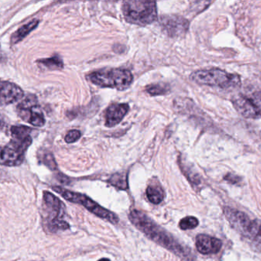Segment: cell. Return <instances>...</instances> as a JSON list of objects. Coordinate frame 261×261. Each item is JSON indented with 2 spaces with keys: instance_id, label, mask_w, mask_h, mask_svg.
<instances>
[{
  "instance_id": "1",
  "label": "cell",
  "mask_w": 261,
  "mask_h": 261,
  "mask_svg": "<svg viewBox=\"0 0 261 261\" xmlns=\"http://www.w3.org/2000/svg\"><path fill=\"white\" fill-rule=\"evenodd\" d=\"M129 220L137 229L143 232L146 237L162 247L173 252L175 254L186 257L192 258V253L189 249L183 247L175 238L162 228L156 223L154 222L144 212L138 210L131 211L129 215Z\"/></svg>"
},
{
  "instance_id": "2",
  "label": "cell",
  "mask_w": 261,
  "mask_h": 261,
  "mask_svg": "<svg viewBox=\"0 0 261 261\" xmlns=\"http://www.w3.org/2000/svg\"><path fill=\"white\" fill-rule=\"evenodd\" d=\"M123 13L129 23L148 25L156 20V4L152 1H126L123 4Z\"/></svg>"
},
{
  "instance_id": "3",
  "label": "cell",
  "mask_w": 261,
  "mask_h": 261,
  "mask_svg": "<svg viewBox=\"0 0 261 261\" xmlns=\"http://www.w3.org/2000/svg\"><path fill=\"white\" fill-rule=\"evenodd\" d=\"M190 79L198 85L218 87L223 89L236 88L241 85V79L238 74H229L218 68L195 71L191 74Z\"/></svg>"
},
{
  "instance_id": "4",
  "label": "cell",
  "mask_w": 261,
  "mask_h": 261,
  "mask_svg": "<svg viewBox=\"0 0 261 261\" xmlns=\"http://www.w3.org/2000/svg\"><path fill=\"white\" fill-rule=\"evenodd\" d=\"M90 80L94 85L102 88H116L123 91L132 84L133 74L130 71L122 68L100 70L89 76Z\"/></svg>"
},
{
  "instance_id": "5",
  "label": "cell",
  "mask_w": 261,
  "mask_h": 261,
  "mask_svg": "<svg viewBox=\"0 0 261 261\" xmlns=\"http://www.w3.org/2000/svg\"><path fill=\"white\" fill-rule=\"evenodd\" d=\"M53 190L60 194L67 201L75 203V204H82L88 211L92 212L97 216L100 217V218L107 220L113 224H117L119 222V218L117 215H115L114 212L101 207L100 204L93 201L87 195L77 193V192H71V191L67 190V189L61 187H53Z\"/></svg>"
},
{
  "instance_id": "6",
  "label": "cell",
  "mask_w": 261,
  "mask_h": 261,
  "mask_svg": "<svg viewBox=\"0 0 261 261\" xmlns=\"http://www.w3.org/2000/svg\"><path fill=\"white\" fill-rule=\"evenodd\" d=\"M44 203L48 211V227L51 232L65 230L69 228V224L64 221L65 207L59 198L48 192H44Z\"/></svg>"
},
{
  "instance_id": "7",
  "label": "cell",
  "mask_w": 261,
  "mask_h": 261,
  "mask_svg": "<svg viewBox=\"0 0 261 261\" xmlns=\"http://www.w3.org/2000/svg\"><path fill=\"white\" fill-rule=\"evenodd\" d=\"M224 214L230 225L242 236L253 241L260 227V221L251 220L245 213L226 207L224 208Z\"/></svg>"
},
{
  "instance_id": "8",
  "label": "cell",
  "mask_w": 261,
  "mask_h": 261,
  "mask_svg": "<svg viewBox=\"0 0 261 261\" xmlns=\"http://www.w3.org/2000/svg\"><path fill=\"white\" fill-rule=\"evenodd\" d=\"M32 142L33 140L30 136L25 139L13 138L1 151V164L7 166L20 165Z\"/></svg>"
},
{
  "instance_id": "9",
  "label": "cell",
  "mask_w": 261,
  "mask_h": 261,
  "mask_svg": "<svg viewBox=\"0 0 261 261\" xmlns=\"http://www.w3.org/2000/svg\"><path fill=\"white\" fill-rule=\"evenodd\" d=\"M19 117L27 123L34 126H43L45 120L43 112L38 105L37 97L34 94H29L18 105Z\"/></svg>"
},
{
  "instance_id": "10",
  "label": "cell",
  "mask_w": 261,
  "mask_h": 261,
  "mask_svg": "<svg viewBox=\"0 0 261 261\" xmlns=\"http://www.w3.org/2000/svg\"><path fill=\"white\" fill-rule=\"evenodd\" d=\"M232 103L243 117L253 118L261 116V98H249L244 95H238L233 97Z\"/></svg>"
},
{
  "instance_id": "11",
  "label": "cell",
  "mask_w": 261,
  "mask_h": 261,
  "mask_svg": "<svg viewBox=\"0 0 261 261\" xmlns=\"http://www.w3.org/2000/svg\"><path fill=\"white\" fill-rule=\"evenodd\" d=\"M163 30L170 37L184 36L189 30V22L182 16H165L161 18Z\"/></svg>"
},
{
  "instance_id": "12",
  "label": "cell",
  "mask_w": 261,
  "mask_h": 261,
  "mask_svg": "<svg viewBox=\"0 0 261 261\" xmlns=\"http://www.w3.org/2000/svg\"><path fill=\"white\" fill-rule=\"evenodd\" d=\"M197 250L202 254H215L222 247L221 240L205 234H198L195 239Z\"/></svg>"
},
{
  "instance_id": "13",
  "label": "cell",
  "mask_w": 261,
  "mask_h": 261,
  "mask_svg": "<svg viewBox=\"0 0 261 261\" xmlns=\"http://www.w3.org/2000/svg\"><path fill=\"white\" fill-rule=\"evenodd\" d=\"M129 109L127 103H115L110 106L105 114V126L113 127L119 124L127 114Z\"/></svg>"
},
{
  "instance_id": "14",
  "label": "cell",
  "mask_w": 261,
  "mask_h": 261,
  "mask_svg": "<svg viewBox=\"0 0 261 261\" xmlns=\"http://www.w3.org/2000/svg\"><path fill=\"white\" fill-rule=\"evenodd\" d=\"M23 91L17 85L9 82L1 83V105H9L22 98Z\"/></svg>"
},
{
  "instance_id": "15",
  "label": "cell",
  "mask_w": 261,
  "mask_h": 261,
  "mask_svg": "<svg viewBox=\"0 0 261 261\" xmlns=\"http://www.w3.org/2000/svg\"><path fill=\"white\" fill-rule=\"evenodd\" d=\"M39 21L38 19H35L32 20L29 23L25 24L23 27L19 28L14 34L12 36L11 43L16 44L18 42L22 41V39H25L33 30L36 28L39 25Z\"/></svg>"
},
{
  "instance_id": "16",
  "label": "cell",
  "mask_w": 261,
  "mask_h": 261,
  "mask_svg": "<svg viewBox=\"0 0 261 261\" xmlns=\"http://www.w3.org/2000/svg\"><path fill=\"white\" fill-rule=\"evenodd\" d=\"M146 196L151 203L159 204L164 199L165 194L160 185L153 183L149 185L146 189Z\"/></svg>"
},
{
  "instance_id": "17",
  "label": "cell",
  "mask_w": 261,
  "mask_h": 261,
  "mask_svg": "<svg viewBox=\"0 0 261 261\" xmlns=\"http://www.w3.org/2000/svg\"><path fill=\"white\" fill-rule=\"evenodd\" d=\"M146 91L152 96L164 95L170 92V87L164 83L154 84L147 86Z\"/></svg>"
},
{
  "instance_id": "18",
  "label": "cell",
  "mask_w": 261,
  "mask_h": 261,
  "mask_svg": "<svg viewBox=\"0 0 261 261\" xmlns=\"http://www.w3.org/2000/svg\"><path fill=\"white\" fill-rule=\"evenodd\" d=\"M110 183L117 189L125 190L128 188L127 176L125 174H114L109 180Z\"/></svg>"
},
{
  "instance_id": "19",
  "label": "cell",
  "mask_w": 261,
  "mask_h": 261,
  "mask_svg": "<svg viewBox=\"0 0 261 261\" xmlns=\"http://www.w3.org/2000/svg\"><path fill=\"white\" fill-rule=\"evenodd\" d=\"M39 63L42 64L50 70L62 69L63 68V62L58 56L39 61Z\"/></svg>"
},
{
  "instance_id": "20",
  "label": "cell",
  "mask_w": 261,
  "mask_h": 261,
  "mask_svg": "<svg viewBox=\"0 0 261 261\" xmlns=\"http://www.w3.org/2000/svg\"><path fill=\"white\" fill-rule=\"evenodd\" d=\"M31 130V128L28 127V126H22V125L13 126L11 127V133L13 138H27V137H30Z\"/></svg>"
},
{
  "instance_id": "21",
  "label": "cell",
  "mask_w": 261,
  "mask_h": 261,
  "mask_svg": "<svg viewBox=\"0 0 261 261\" xmlns=\"http://www.w3.org/2000/svg\"><path fill=\"white\" fill-rule=\"evenodd\" d=\"M199 222L195 217L188 216L180 221L179 227L181 230H192L198 227Z\"/></svg>"
},
{
  "instance_id": "22",
  "label": "cell",
  "mask_w": 261,
  "mask_h": 261,
  "mask_svg": "<svg viewBox=\"0 0 261 261\" xmlns=\"http://www.w3.org/2000/svg\"><path fill=\"white\" fill-rule=\"evenodd\" d=\"M42 162L45 166H48L51 170H56L57 169V164H56V160L53 157V154L48 152L45 153L42 157Z\"/></svg>"
},
{
  "instance_id": "23",
  "label": "cell",
  "mask_w": 261,
  "mask_h": 261,
  "mask_svg": "<svg viewBox=\"0 0 261 261\" xmlns=\"http://www.w3.org/2000/svg\"><path fill=\"white\" fill-rule=\"evenodd\" d=\"M81 133L80 131L77 129H72L70 130L69 132L65 136V140L66 143H72L74 142L77 141L80 139Z\"/></svg>"
},
{
  "instance_id": "24",
  "label": "cell",
  "mask_w": 261,
  "mask_h": 261,
  "mask_svg": "<svg viewBox=\"0 0 261 261\" xmlns=\"http://www.w3.org/2000/svg\"><path fill=\"white\" fill-rule=\"evenodd\" d=\"M252 242H253L255 248L257 249L259 251H261V225L259 231L256 233V237L253 238Z\"/></svg>"
},
{
  "instance_id": "25",
  "label": "cell",
  "mask_w": 261,
  "mask_h": 261,
  "mask_svg": "<svg viewBox=\"0 0 261 261\" xmlns=\"http://www.w3.org/2000/svg\"><path fill=\"white\" fill-rule=\"evenodd\" d=\"M224 178L226 181H229L232 184H237V183L240 182L241 180L239 176L231 173L227 174V175H225Z\"/></svg>"
},
{
  "instance_id": "26",
  "label": "cell",
  "mask_w": 261,
  "mask_h": 261,
  "mask_svg": "<svg viewBox=\"0 0 261 261\" xmlns=\"http://www.w3.org/2000/svg\"><path fill=\"white\" fill-rule=\"evenodd\" d=\"M98 261H111L109 259H107V258H103V259H100V260Z\"/></svg>"
}]
</instances>
